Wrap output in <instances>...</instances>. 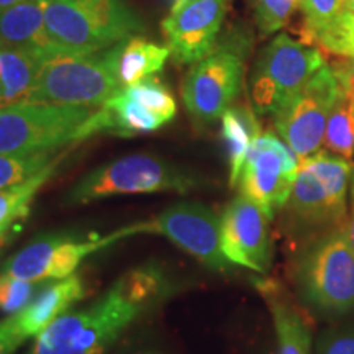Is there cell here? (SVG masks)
Here are the masks:
<instances>
[{"label": "cell", "mask_w": 354, "mask_h": 354, "mask_svg": "<svg viewBox=\"0 0 354 354\" xmlns=\"http://www.w3.org/2000/svg\"><path fill=\"white\" fill-rule=\"evenodd\" d=\"M354 92L342 86L338 99H336L333 109L328 117L325 130L326 149L336 156L351 161L354 158Z\"/></svg>", "instance_id": "cell-23"}, {"label": "cell", "mask_w": 354, "mask_h": 354, "mask_svg": "<svg viewBox=\"0 0 354 354\" xmlns=\"http://www.w3.org/2000/svg\"><path fill=\"white\" fill-rule=\"evenodd\" d=\"M26 339L17 328L13 315L0 320V354H15L19 346Z\"/></svg>", "instance_id": "cell-31"}, {"label": "cell", "mask_w": 354, "mask_h": 354, "mask_svg": "<svg viewBox=\"0 0 354 354\" xmlns=\"http://www.w3.org/2000/svg\"><path fill=\"white\" fill-rule=\"evenodd\" d=\"M351 161L320 149L300 161L299 174L282 209L287 236L299 248L346 228Z\"/></svg>", "instance_id": "cell-2"}, {"label": "cell", "mask_w": 354, "mask_h": 354, "mask_svg": "<svg viewBox=\"0 0 354 354\" xmlns=\"http://www.w3.org/2000/svg\"><path fill=\"white\" fill-rule=\"evenodd\" d=\"M123 354H165V353L159 351V349L153 348V346H140V348L130 349V351H127Z\"/></svg>", "instance_id": "cell-34"}, {"label": "cell", "mask_w": 354, "mask_h": 354, "mask_svg": "<svg viewBox=\"0 0 354 354\" xmlns=\"http://www.w3.org/2000/svg\"><path fill=\"white\" fill-rule=\"evenodd\" d=\"M349 196H351V210L348 214V223H346V236L349 245H351L354 251V169L351 176V185H349Z\"/></svg>", "instance_id": "cell-33"}, {"label": "cell", "mask_w": 354, "mask_h": 354, "mask_svg": "<svg viewBox=\"0 0 354 354\" xmlns=\"http://www.w3.org/2000/svg\"><path fill=\"white\" fill-rule=\"evenodd\" d=\"M86 297V281L81 274L59 279L41 287L32 302L13 315L15 325L25 339L38 336L57 318L68 313V310Z\"/></svg>", "instance_id": "cell-16"}, {"label": "cell", "mask_w": 354, "mask_h": 354, "mask_svg": "<svg viewBox=\"0 0 354 354\" xmlns=\"http://www.w3.org/2000/svg\"><path fill=\"white\" fill-rule=\"evenodd\" d=\"M6 234H7V233H6ZM0 236H3V234H2V233H0Z\"/></svg>", "instance_id": "cell-40"}, {"label": "cell", "mask_w": 354, "mask_h": 354, "mask_svg": "<svg viewBox=\"0 0 354 354\" xmlns=\"http://www.w3.org/2000/svg\"><path fill=\"white\" fill-rule=\"evenodd\" d=\"M97 109L24 104L0 107V154L61 151L91 138L87 122Z\"/></svg>", "instance_id": "cell-6"}, {"label": "cell", "mask_w": 354, "mask_h": 354, "mask_svg": "<svg viewBox=\"0 0 354 354\" xmlns=\"http://www.w3.org/2000/svg\"><path fill=\"white\" fill-rule=\"evenodd\" d=\"M300 161L294 151L272 133L254 140L243 166L238 187L269 218L284 209L299 174Z\"/></svg>", "instance_id": "cell-13"}, {"label": "cell", "mask_w": 354, "mask_h": 354, "mask_svg": "<svg viewBox=\"0 0 354 354\" xmlns=\"http://www.w3.org/2000/svg\"><path fill=\"white\" fill-rule=\"evenodd\" d=\"M349 0H300L304 41L313 44L318 35L330 28L348 10Z\"/></svg>", "instance_id": "cell-25"}, {"label": "cell", "mask_w": 354, "mask_h": 354, "mask_svg": "<svg viewBox=\"0 0 354 354\" xmlns=\"http://www.w3.org/2000/svg\"><path fill=\"white\" fill-rule=\"evenodd\" d=\"M272 313L277 338V354H310V326L300 310L282 297L274 286L261 287Z\"/></svg>", "instance_id": "cell-20"}, {"label": "cell", "mask_w": 354, "mask_h": 354, "mask_svg": "<svg viewBox=\"0 0 354 354\" xmlns=\"http://www.w3.org/2000/svg\"><path fill=\"white\" fill-rule=\"evenodd\" d=\"M38 290V284L35 282L0 274V312L17 315L32 302Z\"/></svg>", "instance_id": "cell-29"}, {"label": "cell", "mask_w": 354, "mask_h": 354, "mask_svg": "<svg viewBox=\"0 0 354 354\" xmlns=\"http://www.w3.org/2000/svg\"><path fill=\"white\" fill-rule=\"evenodd\" d=\"M44 30L59 53H97L143 33L127 0H50Z\"/></svg>", "instance_id": "cell-4"}, {"label": "cell", "mask_w": 354, "mask_h": 354, "mask_svg": "<svg viewBox=\"0 0 354 354\" xmlns=\"http://www.w3.org/2000/svg\"><path fill=\"white\" fill-rule=\"evenodd\" d=\"M325 64L317 44L277 35L259 51L251 71L254 112L274 117Z\"/></svg>", "instance_id": "cell-8"}, {"label": "cell", "mask_w": 354, "mask_h": 354, "mask_svg": "<svg viewBox=\"0 0 354 354\" xmlns=\"http://www.w3.org/2000/svg\"><path fill=\"white\" fill-rule=\"evenodd\" d=\"M300 299L323 315L354 312V251L346 228L300 248L294 266Z\"/></svg>", "instance_id": "cell-5"}, {"label": "cell", "mask_w": 354, "mask_h": 354, "mask_svg": "<svg viewBox=\"0 0 354 354\" xmlns=\"http://www.w3.org/2000/svg\"><path fill=\"white\" fill-rule=\"evenodd\" d=\"M125 236H133L130 227L95 240H81L69 233L44 234L21 248L19 253L12 254L3 263L0 274L35 284L59 281L76 274L79 266L88 256Z\"/></svg>", "instance_id": "cell-11"}, {"label": "cell", "mask_w": 354, "mask_h": 354, "mask_svg": "<svg viewBox=\"0 0 354 354\" xmlns=\"http://www.w3.org/2000/svg\"><path fill=\"white\" fill-rule=\"evenodd\" d=\"M353 104H354V94H353Z\"/></svg>", "instance_id": "cell-39"}, {"label": "cell", "mask_w": 354, "mask_h": 354, "mask_svg": "<svg viewBox=\"0 0 354 354\" xmlns=\"http://www.w3.org/2000/svg\"><path fill=\"white\" fill-rule=\"evenodd\" d=\"M246 55L248 38L230 35L190 66L180 95L194 122L212 125L234 104L243 88Z\"/></svg>", "instance_id": "cell-9"}, {"label": "cell", "mask_w": 354, "mask_h": 354, "mask_svg": "<svg viewBox=\"0 0 354 354\" xmlns=\"http://www.w3.org/2000/svg\"><path fill=\"white\" fill-rule=\"evenodd\" d=\"M346 12L354 13V0H349V2H348V10Z\"/></svg>", "instance_id": "cell-38"}, {"label": "cell", "mask_w": 354, "mask_h": 354, "mask_svg": "<svg viewBox=\"0 0 354 354\" xmlns=\"http://www.w3.org/2000/svg\"><path fill=\"white\" fill-rule=\"evenodd\" d=\"M44 55L0 48V107L28 102Z\"/></svg>", "instance_id": "cell-18"}, {"label": "cell", "mask_w": 354, "mask_h": 354, "mask_svg": "<svg viewBox=\"0 0 354 354\" xmlns=\"http://www.w3.org/2000/svg\"><path fill=\"white\" fill-rule=\"evenodd\" d=\"M20 2H24V0H0V12L6 10V8L17 6V3H20Z\"/></svg>", "instance_id": "cell-36"}, {"label": "cell", "mask_w": 354, "mask_h": 354, "mask_svg": "<svg viewBox=\"0 0 354 354\" xmlns=\"http://www.w3.org/2000/svg\"><path fill=\"white\" fill-rule=\"evenodd\" d=\"M169 57L171 51L166 44H158L141 37L125 39L120 43L118 53V79L122 87L127 88L156 76Z\"/></svg>", "instance_id": "cell-21"}, {"label": "cell", "mask_w": 354, "mask_h": 354, "mask_svg": "<svg viewBox=\"0 0 354 354\" xmlns=\"http://www.w3.org/2000/svg\"><path fill=\"white\" fill-rule=\"evenodd\" d=\"M317 354H354V326L335 328L322 335Z\"/></svg>", "instance_id": "cell-30"}, {"label": "cell", "mask_w": 354, "mask_h": 354, "mask_svg": "<svg viewBox=\"0 0 354 354\" xmlns=\"http://www.w3.org/2000/svg\"><path fill=\"white\" fill-rule=\"evenodd\" d=\"M269 218L246 196H236L220 218L221 250L232 264L268 274L272 261Z\"/></svg>", "instance_id": "cell-14"}, {"label": "cell", "mask_w": 354, "mask_h": 354, "mask_svg": "<svg viewBox=\"0 0 354 354\" xmlns=\"http://www.w3.org/2000/svg\"><path fill=\"white\" fill-rule=\"evenodd\" d=\"M330 66L331 69H333L335 76L338 77L339 84L354 92V59H349V57H338V59H335Z\"/></svg>", "instance_id": "cell-32"}, {"label": "cell", "mask_w": 354, "mask_h": 354, "mask_svg": "<svg viewBox=\"0 0 354 354\" xmlns=\"http://www.w3.org/2000/svg\"><path fill=\"white\" fill-rule=\"evenodd\" d=\"M162 3L169 8V13H174L179 10V8H183L185 3H187V0H162Z\"/></svg>", "instance_id": "cell-35"}, {"label": "cell", "mask_w": 354, "mask_h": 354, "mask_svg": "<svg viewBox=\"0 0 354 354\" xmlns=\"http://www.w3.org/2000/svg\"><path fill=\"white\" fill-rule=\"evenodd\" d=\"M198 185L197 177L153 154H131L97 167L69 190L66 202L84 205L102 198L131 194H187Z\"/></svg>", "instance_id": "cell-7"}, {"label": "cell", "mask_w": 354, "mask_h": 354, "mask_svg": "<svg viewBox=\"0 0 354 354\" xmlns=\"http://www.w3.org/2000/svg\"><path fill=\"white\" fill-rule=\"evenodd\" d=\"M339 91L342 84L331 66L325 64L274 115L277 135L299 161L320 151L326 123Z\"/></svg>", "instance_id": "cell-10"}, {"label": "cell", "mask_w": 354, "mask_h": 354, "mask_svg": "<svg viewBox=\"0 0 354 354\" xmlns=\"http://www.w3.org/2000/svg\"><path fill=\"white\" fill-rule=\"evenodd\" d=\"M259 135L261 125L250 105H232L221 117V136L227 146L232 187L238 185L248 153Z\"/></svg>", "instance_id": "cell-19"}, {"label": "cell", "mask_w": 354, "mask_h": 354, "mask_svg": "<svg viewBox=\"0 0 354 354\" xmlns=\"http://www.w3.org/2000/svg\"><path fill=\"white\" fill-rule=\"evenodd\" d=\"M66 154V149L33 154H0V189L26 183L38 172L63 161Z\"/></svg>", "instance_id": "cell-24"}, {"label": "cell", "mask_w": 354, "mask_h": 354, "mask_svg": "<svg viewBox=\"0 0 354 354\" xmlns=\"http://www.w3.org/2000/svg\"><path fill=\"white\" fill-rule=\"evenodd\" d=\"M177 290L166 269L145 263L118 277L87 307L64 313L37 336L26 354H105L128 328Z\"/></svg>", "instance_id": "cell-1"}, {"label": "cell", "mask_w": 354, "mask_h": 354, "mask_svg": "<svg viewBox=\"0 0 354 354\" xmlns=\"http://www.w3.org/2000/svg\"><path fill=\"white\" fill-rule=\"evenodd\" d=\"M127 91L140 104H143L162 125L169 123L176 117L177 107L174 95L158 77L153 76L145 79V81L135 84V86L127 87Z\"/></svg>", "instance_id": "cell-26"}, {"label": "cell", "mask_w": 354, "mask_h": 354, "mask_svg": "<svg viewBox=\"0 0 354 354\" xmlns=\"http://www.w3.org/2000/svg\"><path fill=\"white\" fill-rule=\"evenodd\" d=\"M118 53L120 43L97 53L44 56L28 102L100 109L123 91L118 79Z\"/></svg>", "instance_id": "cell-3"}, {"label": "cell", "mask_w": 354, "mask_h": 354, "mask_svg": "<svg viewBox=\"0 0 354 354\" xmlns=\"http://www.w3.org/2000/svg\"><path fill=\"white\" fill-rule=\"evenodd\" d=\"M8 243V234H3V236H0V253H2L3 246H6Z\"/></svg>", "instance_id": "cell-37"}, {"label": "cell", "mask_w": 354, "mask_h": 354, "mask_svg": "<svg viewBox=\"0 0 354 354\" xmlns=\"http://www.w3.org/2000/svg\"><path fill=\"white\" fill-rule=\"evenodd\" d=\"M227 8L228 0H187L162 20L161 28L174 64L192 66L214 50Z\"/></svg>", "instance_id": "cell-15"}, {"label": "cell", "mask_w": 354, "mask_h": 354, "mask_svg": "<svg viewBox=\"0 0 354 354\" xmlns=\"http://www.w3.org/2000/svg\"><path fill=\"white\" fill-rule=\"evenodd\" d=\"M61 161L55 162L46 169L38 172L26 183L12 185V187L0 189V233L6 234L7 230L15 221L25 218L30 212V205L37 197L39 189L55 174Z\"/></svg>", "instance_id": "cell-22"}, {"label": "cell", "mask_w": 354, "mask_h": 354, "mask_svg": "<svg viewBox=\"0 0 354 354\" xmlns=\"http://www.w3.org/2000/svg\"><path fill=\"white\" fill-rule=\"evenodd\" d=\"M323 53L354 59V13H343L330 28L313 39Z\"/></svg>", "instance_id": "cell-28"}, {"label": "cell", "mask_w": 354, "mask_h": 354, "mask_svg": "<svg viewBox=\"0 0 354 354\" xmlns=\"http://www.w3.org/2000/svg\"><path fill=\"white\" fill-rule=\"evenodd\" d=\"M130 228L133 236L138 233L161 234L214 271H227L232 264L221 250L220 218L201 202H179Z\"/></svg>", "instance_id": "cell-12"}, {"label": "cell", "mask_w": 354, "mask_h": 354, "mask_svg": "<svg viewBox=\"0 0 354 354\" xmlns=\"http://www.w3.org/2000/svg\"><path fill=\"white\" fill-rule=\"evenodd\" d=\"M256 26L263 35H274L289 25L300 8V0H251Z\"/></svg>", "instance_id": "cell-27"}, {"label": "cell", "mask_w": 354, "mask_h": 354, "mask_svg": "<svg viewBox=\"0 0 354 354\" xmlns=\"http://www.w3.org/2000/svg\"><path fill=\"white\" fill-rule=\"evenodd\" d=\"M50 0H24L0 12V48L38 51L48 56L59 53L44 30V12Z\"/></svg>", "instance_id": "cell-17"}]
</instances>
